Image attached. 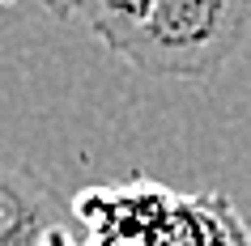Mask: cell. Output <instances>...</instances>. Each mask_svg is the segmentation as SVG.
Here are the masks:
<instances>
[{
  "label": "cell",
  "mask_w": 251,
  "mask_h": 246,
  "mask_svg": "<svg viewBox=\"0 0 251 246\" xmlns=\"http://www.w3.org/2000/svg\"><path fill=\"white\" fill-rule=\"evenodd\" d=\"M81 246H124V242H115V238H90V242H81Z\"/></svg>",
  "instance_id": "6"
},
{
  "label": "cell",
  "mask_w": 251,
  "mask_h": 246,
  "mask_svg": "<svg viewBox=\"0 0 251 246\" xmlns=\"http://www.w3.org/2000/svg\"><path fill=\"white\" fill-rule=\"evenodd\" d=\"M43 9L55 17V22H68V17H81V0H39Z\"/></svg>",
  "instance_id": "5"
},
{
  "label": "cell",
  "mask_w": 251,
  "mask_h": 246,
  "mask_svg": "<svg viewBox=\"0 0 251 246\" xmlns=\"http://www.w3.org/2000/svg\"><path fill=\"white\" fill-rule=\"evenodd\" d=\"M77 217L60 195L30 170H9L0 182V246H43L47 233Z\"/></svg>",
  "instance_id": "3"
},
{
  "label": "cell",
  "mask_w": 251,
  "mask_h": 246,
  "mask_svg": "<svg viewBox=\"0 0 251 246\" xmlns=\"http://www.w3.org/2000/svg\"><path fill=\"white\" fill-rule=\"evenodd\" d=\"M153 13V0H81V17L94 30V39L106 51L124 55L128 43L141 34L145 17Z\"/></svg>",
  "instance_id": "4"
},
{
  "label": "cell",
  "mask_w": 251,
  "mask_h": 246,
  "mask_svg": "<svg viewBox=\"0 0 251 246\" xmlns=\"http://www.w3.org/2000/svg\"><path fill=\"white\" fill-rule=\"evenodd\" d=\"M247 34L251 0H153V13L119 60L145 77L213 81Z\"/></svg>",
  "instance_id": "1"
},
{
  "label": "cell",
  "mask_w": 251,
  "mask_h": 246,
  "mask_svg": "<svg viewBox=\"0 0 251 246\" xmlns=\"http://www.w3.org/2000/svg\"><path fill=\"white\" fill-rule=\"evenodd\" d=\"M141 246H251V233L222 191L171 195Z\"/></svg>",
  "instance_id": "2"
}]
</instances>
